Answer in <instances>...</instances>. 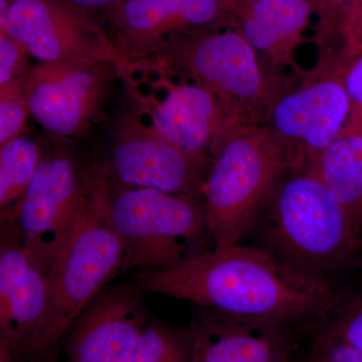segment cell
Segmentation results:
<instances>
[{"label": "cell", "mask_w": 362, "mask_h": 362, "mask_svg": "<svg viewBox=\"0 0 362 362\" xmlns=\"http://www.w3.org/2000/svg\"><path fill=\"white\" fill-rule=\"evenodd\" d=\"M135 287L280 327L322 317L337 302L325 281L297 273L273 252L240 244L206 250L168 270L138 274Z\"/></svg>", "instance_id": "1"}, {"label": "cell", "mask_w": 362, "mask_h": 362, "mask_svg": "<svg viewBox=\"0 0 362 362\" xmlns=\"http://www.w3.org/2000/svg\"><path fill=\"white\" fill-rule=\"evenodd\" d=\"M108 163L89 171L82 213L49 272L47 310L30 359L54 358L74 321L123 266L124 250L110 214Z\"/></svg>", "instance_id": "2"}, {"label": "cell", "mask_w": 362, "mask_h": 362, "mask_svg": "<svg viewBox=\"0 0 362 362\" xmlns=\"http://www.w3.org/2000/svg\"><path fill=\"white\" fill-rule=\"evenodd\" d=\"M303 168L294 149L264 124L233 133L211 160L202 188L214 247L239 244L263 213L279 181Z\"/></svg>", "instance_id": "3"}, {"label": "cell", "mask_w": 362, "mask_h": 362, "mask_svg": "<svg viewBox=\"0 0 362 362\" xmlns=\"http://www.w3.org/2000/svg\"><path fill=\"white\" fill-rule=\"evenodd\" d=\"M289 175L279 181L264 209L267 238L286 266L323 280L357 258L362 233L310 168Z\"/></svg>", "instance_id": "4"}, {"label": "cell", "mask_w": 362, "mask_h": 362, "mask_svg": "<svg viewBox=\"0 0 362 362\" xmlns=\"http://www.w3.org/2000/svg\"><path fill=\"white\" fill-rule=\"evenodd\" d=\"M147 59L204 88L246 126L264 124L272 105L299 76L274 71L242 33L233 32L183 35Z\"/></svg>", "instance_id": "5"}, {"label": "cell", "mask_w": 362, "mask_h": 362, "mask_svg": "<svg viewBox=\"0 0 362 362\" xmlns=\"http://www.w3.org/2000/svg\"><path fill=\"white\" fill-rule=\"evenodd\" d=\"M118 74L133 110L159 135L189 153L211 161L233 133L249 127L204 88L151 59L123 62Z\"/></svg>", "instance_id": "6"}, {"label": "cell", "mask_w": 362, "mask_h": 362, "mask_svg": "<svg viewBox=\"0 0 362 362\" xmlns=\"http://www.w3.org/2000/svg\"><path fill=\"white\" fill-rule=\"evenodd\" d=\"M110 214L122 243L123 266L142 273L168 270L206 251L202 197L124 187L111 178Z\"/></svg>", "instance_id": "7"}, {"label": "cell", "mask_w": 362, "mask_h": 362, "mask_svg": "<svg viewBox=\"0 0 362 362\" xmlns=\"http://www.w3.org/2000/svg\"><path fill=\"white\" fill-rule=\"evenodd\" d=\"M350 61L339 49L321 52L315 68L302 71L267 114L264 125L294 149L305 165L344 128L350 109L345 85Z\"/></svg>", "instance_id": "8"}, {"label": "cell", "mask_w": 362, "mask_h": 362, "mask_svg": "<svg viewBox=\"0 0 362 362\" xmlns=\"http://www.w3.org/2000/svg\"><path fill=\"white\" fill-rule=\"evenodd\" d=\"M89 171L66 151L42 156L13 218L30 258L47 274L82 213Z\"/></svg>", "instance_id": "9"}, {"label": "cell", "mask_w": 362, "mask_h": 362, "mask_svg": "<svg viewBox=\"0 0 362 362\" xmlns=\"http://www.w3.org/2000/svg\"><path fill=\"white\" fill-rule=\"evenodd\" d=\"M119 64H37L25 75L30 114L54 139H78L101 120Z\"/></svg>", "instance_id": "10"}, {"label": "cell", "mask_w": 362, "mask_h": 362, "mask_svg": "<svg viewBox=\"0 0 362 362\" xmlns=\"http://www.w3.org/2000/svg\"><path fill=\"white\" fill-rule=\"evenodd\" d=\"M2 30L40 64L124 62L94 13L59 0H11Z\"/></svg>", "instance_id": "11"}, {"label": "cell", "mask_w": 362, "mask_h": 362, "mask_svg": "<svg viewBox=\"0 0 362 362\" xmlns=\"http://www.w3.org/2000/svg\"><path fill=\"white\" fill-rule=\"evenodd\" d=\"M107 163L112 180L124 187L202 197L211 161L169 142L132 109L119 121Z\"/></svg>", "instance_id": "12"}, {"label": "cell", "mask_w": 362, "mask_h": 362, "mask_svg": "<svg viewBox=\"0 0 362 362\" xmlns=\"http://www.w3.org/2000/svg\"><path fill=\"white\" fill-rule=\"evenodd\" d=\"M218 0H126L95 13L125 61L150 58L161 47L207 25Z\"/></svg>", "instance_id": "13"}, {"label": "cell", "mask_w": 362, "mask_h": 362, "mask_svg": "<svg viewBox=\"0 0 362 362\" xmlns=\"http://www.w3.org/2000/svg\"><path fill=\"white\" fill-rule=\"evenodd\" d=\"M148 324L134 295L109 293L93 300L69 328V362H125Z\"/></svg>", "instance_id": "14"}, {"label": "cell", "mask_w": 362, "mask_h": 362, "mask_svg": "<svg viewBox=\"0 0 362 362\" xmlns=\"http://www.w3.org/2000/svg\"><path fill=\"white\" fill-rule=\"evenodd\" d=\"M190 328L189 362H285L284 327L216 312Z\"/></svg>", "instance_id": "15"}, {"label": "cell", "mask_w": 362, "mask_h": 362, "mask_svg": "<svg viewBox=\"0 0 362 362\" xmlns=\"http://www.w3.org/2000/svg\"><path fill=\"white\" fill-rule=\"evenodd\" d=\"M245 13L243 37L261 52L262 59L275 71L286 66L294 73L302 71L293 59V51L310 13L308 2L252 0Z\"/></svg>", "instance_id": "16"}, {"label": "cell", "mask_w": 362, "mask_h": 362, "mask_svg": "<svg viewBox=\"0 0 362 362\" xmlns=\"http://www.w3.org/2000/svg\"><path fill=\"white\" fill-rule=\"evenodd\" d=\"M362 233V136H339L307 162Z\"/></svg>", "instance_id": "17"}, {"label": "cell", "mask_w": 362, "mask_h": 362, "mask_svg": "<svg viewBox=\"0 0 362 362\" xmlns=\"http://www.w3.org/2000/svg\"><path fill=\"white\" fill-rule=\"evenodd\" d=\"M40 158L39 145L25 136L0 145V211L20 201Z\"/></svg>", "instance_id": "18"}, {"label": "cell", "mask_w": 362, "mask_h": 362, "mask_svg": "<svg viewBox=\"0 0 362 362\" xmlns=\"http://www.w3.org/2000/svg\"><path fill=\"white\" fill-rule=\"evenodd\" d=\"M192 345V328L148 322L125 362H189Z\"/></svg>", "instance_id": "19"}, {"label": "cell", "mask_w": 362, "mask_h": 362, "mask_svg": "<svg viewBox=\"0 0 362 362\" xmlns=\"http://www.w3.org/2000/svg\"><path fill=\"white\" fill-rule=\"evenodd\" d=\"M25 75L0 88V145L21 136L30 115Z\"/></svg>", "instance_id": "20"}, {"label": "cell", "mask_w": 362, "mask_h": 362, "mask_svg": "<svg viewBox=\"0 0 362 362\" xmlns=\"http://www.w3.org/2000/svg\"><path fill=\"white\" fill-rule=\"evenodd\" d=\"M320 333L362 351V298L338 312Z\"/></svg>", "instance_id": "21"}, {"label": "cell", "mask_w": 362, "mask_h": 362, "mask_svg": "<svg viewBox=\"0 0 362 362\" xmlns=\"http://www.w3.org/2000/svg\"><path fill=\"white\" fill-rule=\"evenodd\" d=\"M345 85L350 109L349 118L339 136H362V54L350 61Z\"/></svg>", "instance_id": "22"}, {"label": "cell", "mask_w": 362, "mask_h": 362, "mask_svg": "<svg viewBox=\"0 0 362 362\" xmlns=\"http://www.w3.org/2000/svg\"><path fill=\"white\" fill-rule=\"evenodd\" d=\"M340 30L343 42L339 52L347 59L358 58L362 54V0H350Z\"/></svg>", "instance_id": "23"}, {"label": "cell", "mask_w": 362, "mask_h": 362, "mask_svg": "<svg viewBox=\"0 0 362 362\" xmlns=\"http://www.w3.org/2000/svg\"><path fill=\"white\" fill-rule=\"evenodd\" d=\"M26 56L20 45L0 30V88L25 75Z\"/></svg>", "instance_id": "24"}, {"label": "cell", "mask_w": 362, "mask_h": 362, "mask_svg": "<svg viewBox=\"0 0 362 362\" xmlns=\"http://www.w3.org/2000/svg\"><path fill=\"white\" fill-rule=\"evenodd\" d=\"M311 361L315 362H362V351L347 343L320 333L317 337L316 342L314 343Z\"/></svg>", "instance_id": "25"}, {"label": "cell", "mask_w": 362, "mask_h": 362, "mask_svg": "<svg viewBox=\"0 0 362 362\" xmlns=\"http://www.w3.org/2000/svg\"><path fill=\"white\" fill-rule=\"evenodd\" d=\"M59 1L65 2L70 6L84 9V11H90L92 13H97L105 11V9L119 6L126 0H59Z\"/></svg>", "instance_id": "26"}, {"label": "cell", "mask_w": 362, "mask_h": 362, "mask_svg": "<svg viewBox=\"0 0 362 362\" xmlns=\"http://www.w3.org/2000/svg\"><path fill=\"white\" fill-rule=\"evenodd\" d=\"M11 0H0V30L4 28V18Z\"/></svg>", "instance_id": "27"}, {"label": "cell", "mask_w": 362, "mask_h": 362, "mask_svg": "<svg viewBox=\"0 0 362 362\" xmlns=\"http://www.w3.org/2000/svg\"><path fill=\"white\" fill-rule=\"evenodd\" d=\"M7 361H8V356H7L6 352L4 351L1 345H0V362H7Z\"/></svg>", "instance_id": "28"}, {"label": "cell", "mask_w": 362, "mask_h": 362, "mask_svg": "<svg viewBox=\"0 0 362 362\" xmlns=\"http://www.w3.org/2000/svg\"><path fill=\"white\" fill-rule=\"evenodd\" d=\"M361 267H362V261H361Z\"/></svg>", "instance_id": "29"}, {"label": "cell", "mask_w": 362, "mask_h": 362, "mask_svg": "<svg viewBox=\"0 0 362 362\" xmlns=\"http://www.w3.org/2000/svg\"><path fill=\"white\" fill-rule=\"evenodd\" d=\"M310 362H315V361H311Z\"/></svg>", "instance_id": "30"}]
</instances>
